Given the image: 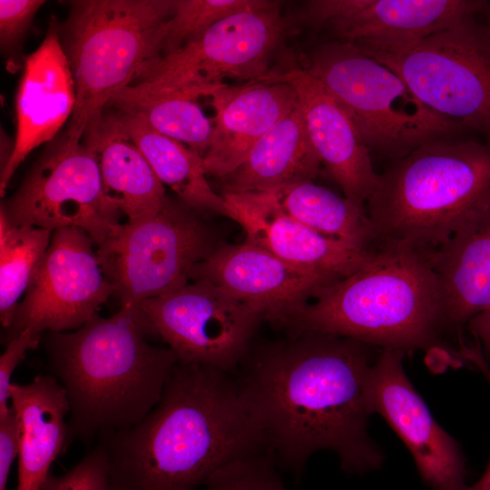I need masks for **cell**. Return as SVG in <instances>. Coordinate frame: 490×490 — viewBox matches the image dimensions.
<instances>
[{
  "label": "cell",
  "mask_w": 490,
  "mask_h": 490,
  "mask_svg": "<svg viewBox=\"0 0 490 490\" xmlns=\"http://www.w3.org/2000/svg\"><path fill=\"white\" fill-rule=\"evenodd\" d=\"M380 350L348 337L302 332L246 357L236 379L279 466L299 474L314 453L330 450L347 474L381 468L384 455L368 433L367 397Z\"/></svg>",
  "instance_id": "obj_1"
},
{
  "label": "cell",
  "mask_w": 490,
  "mask_h": 490,
  "mask_svg": "<svg viewBox=\"0 0 490 490\" xmlns=\"http://www.w3.org/2000/svg\"><path fill=\"white\" fill-rule=\"evenodd\" d=\"M96 443L112 490H194L226 465L269 451L230 373L179 362L142 421Z\"/></svg>",
  "instance_id": "obj_2"
},
{
  "label": "cell",
  "mask_w": 490,
  "mask_h": 490,
  "mask_svg": "<svg viewBox=\"0 0 490 490\" xmlns=\"http://www.w3.org/2000/svg\"><path fill=\"white\" fill-rule=\"evenodd\" d=\"M47 368L69 403L70 439L91 445L142 421L160 400L178 364L170 348L152 345L153 333L136 306L95 314L71 332H49Z\"/></svg>",
  "instance_id": "obj_3"
},
{
  "label": "cell",
  "mask_w": 490,
  "mask_h": 490,
  "mask_svg": "<svg viewBox=\"0 0 490 490\" xmlns=\"http://www.w3.org/2000/svg\"><path fill=\"white\" fill-rule=\"evenodd\" d=\"M282 327L290 335L321 332L380 349L443 353L467 361L453 337L438 277L425 252L383 246L351 275L320 289Z\"/></svg>",
  "instance_id": "obj_4"
},
{
  "label": "cell",
  "mask_w": 490,
  "mask_h": 490,
  "mask_svg": "<svg viewBox=\"0 0 490 490\" xmlns=\"http://www.w3.org/2000/svg\"><path fill=\"white\" fill-rule=\"evenodd\" d=\"M490 197V141L438 139L392 161L365 203L376 247L428 253Z\"/></svg>",
  "instance_id": "obj_5"
},
{
  "label": "cell",
  "mask_w": 490,
  "mask_h": 490,
  "mask_svg": "<svg viewBox=\"0 0 490 490\" xmlns=\"http://www.w3.org/2000/svg\"><path fill=\"white\" fill-rule=\"evenodd\" d=\"M173 0H79L58 24L76 103L64 133L82 141L112 98L162 57Z\"/></svg>",
  "instance_id": "obj_6"
},
{
  "label": "cell",
  "mask_w": 490,
  "mask_h": 490,
  "mask_svg": "<svg viewBox=\"0 0 490 490\" xmlns=\"http://www.w3.org/2000/svg\"><path fill=\"white\" fill-rule=\"evenodd\" d=\"M476 13L423 37L352 44L395 72L436 113L490 141V41Z\"/></svg>",
  "instance_id": "obj_7"
},
{
  "label": "cell",
  "mask_w": 490,
  "mask_h": 490,
  "mask_svg": "<svg viewBox=\"0 0 490 490\" xmlns=\"http://www.w3.org/2000/svg\"><path fill=\"white\" fill-rule=\"evenodd\" d=\"M303 68L344 107L370 152L395 161L460 131L418 100L395 72L350 43L319 44Z\"/></svg>",
  "instance_id": "obj_8"
},
{
  "label": "cell",
  "mask_w": 490,
  "mask_h": 490,
  "mask_svg": "<svg viewBox=\"0 0 490 490\" xmlns=\"http://www.w3.org/2000/svg\"><path fill=\"white\" fill-rule=\"evenodd\" d=\"M287 31L277 2L255 0L156 60L132 86L146 93L196 100L226 79L260 81L272 71L274 54Z\"/></svg>",
  "instance_id": "obj_9"
},
{
  "label": "cell",
  "mask_w": 490,
  "mask_h": 490,
  "mask_svg": "<svg viewBox=\"0 0 490 490\" xmlns=\"http://www.w3.org/2000/svg\"><path fill=\"white\" fill-rule=\"evenodd\" d=\"M180 200L168 197L145 219L120 224L97 255L122 307L177 290L216 248L207 225Z\"/></svg>",
  "instance_id": "obj_10"
},
{
  "label": "cell",
  "mask_w": 490,
  "mask_h": 490,
  "mask_svg": "<svg viewBox=\"0 0 490 490\" xmlns=\"http://www.w3.org/2000/svg\"><path fill=\"white\" fill-rule=\"evenodd\" d=\"M16 225L84 230L98 246L121 224L93 150L64 132L44 151L15 194L1 205Z\"/></svg>",
  "instance_id": "obj_11"
},
{
  "label": "cell",
  "mask_w": 490,
  "mask_h": 490,
  "mask_svg": "<svg viewBox=\"0 0 490 490\" xmlns=\"http://www.w3.org/2000/svg\"><path fill=\"white\" fill-rule=\"evenodd\" d=\"M153 333L175 353L178 362L230 373L250 353L262 318L250 306L205 280L137 305Z\"/></svg>",
  "instance_id": "obj_12"
},
{
  "label": "cell",
  "mask_w": 490,
  "mask_h": 490,
  "mask_svg": "<svg viewBox=\"0 0 490 490\" xmlns=\"http://www.w3.org/2000/svg\"><path fill=\"white\" fill-rule=\"evenodd\" d=\"M93 243L81 229L53 231L44 260L8 328L9 341L25 328L37 344L46 331L77 329L114 294Z\"/></svg>",
  "instance_id": "obj_13"
},
{
  "label": "cell",
  "mask_w": 490,
  "mask_h": 490,
  "mask_svg": "<svg viewBox=\"0 0 490 490\" xmlns=\"http://www.w3.org/2000/svg\"><path fill=\"white\" fill-rule=\"evenodd\" d=\"M405 353L381 349L367 383L370 412L379 414L410 451L434 490H466V468L456 441L434 419L403 368Z\"/></svg>",
  "instance_id": "obj_14"
},
{
  "label": "cell",
  "mask_w": 490,
  "mask_h": 490,
  "mask_svg": "<svg viewBox=\"0 0 490 490\" xmlns=\"http://www.w3.org/2000/svg\"><path fill=\"white\" fill-rule=\"evenodd\" d=\"M486 1L311 0L287 21L350 44L423 37L475 14Z\"/></svg>",
  "instance_id": "obj_15"
},
{
  "label": "cell",
  "mask_w": 490,
  "mask_h": 490,
  "mask_svg": "<svg viewBox=\"0 0 490 490\" xmlns=\"http://www.w3.org/2000/svg\"><path fill=\"white\" fill-rule=\"evenodd\" d=\"M191 279L211 282L281 327L317 292L337 282L245 241L216 247Z\"/></svg>",
  "instance_id": "obj_16"
},
{
  "label": "cell",
  "mask_w": 490,
  "mask_h": 490,
  "mask_svg": "<svg viewBox=\"0 0 490 490\" xmlns=\"http://www.w3.org/2000/svg\"><path fill=\"white\" fill-rule=\"evenodd\" d=\"M221 195L230 218L245 230V242L336 281L365 266L377 250L359 248L312 230L287 214L269 191Z\"/></svg>",
  "instance_id": "obj_17"
},
{
  "label": "cell",
  "mask_w": 490,
  "mask_h": 490,
  "mask_svg": "<svg viewBox=\"0 0 490 490\" xmlns=\"http://www.w3.org/2000/svg\"><path fill=\"white\" fill-rule=\"evenodd\" d=\"M260 81L283 82L295 90L311 144L344 196L359 205L373 193L378 173L349 114L303 67L273 69Z\"/></svg>",
  "instance_id": "obj_18"
},
{
  "label": "cell",
  "mask_w": 490,
  "mask_h": 490,
  "mask_svg": "<svg viewBox=\"0 0 490 490\" xmlns=\"http://www.w3.org/2000/svg\"><path fill=\"white\" fill-rule=\"evenodd\" d=\"M24 64L15 99V139L1 169V196L27 155L53 141L70 121L76 103L73 74L55 21L36 50L24 57Z\"/></svg>",
  "instance_id": "obj_19"
},
{
  "label": "cell",
  "mask_w": 490,
  "mask_h": 490,
  "mask_svg": "<svg viewBox=\"0 0 490 490\" xmlns=\"http://www.w3.org/2000/svg\"><path fill=\"white\" fill-rule=\"evenodd\" d=\"M207 97L215 115L203 167L206 174L221 180L232 173L255 143L299 103L293 87L283 82L224 83Z\"/></svg>",
  "instance_id": "obj_20"
},
{
  "label": "cell",
  "mask_w": 490,
  "mask_h": 490,
  "mask_svg": "<svg viewBox=\"0 0 490 490\" xmlns=\"http://www.w3.org/2000/svg\"><path fill=\"white\" fill-rule=\"evenodd\" d=\"M426 255L442 288L451 333L461 348L470 320L490 307V197Z\"/></svg>",
  "instance_id": "obj_21"
},
{
  "label": "cell",
  "mask_w": 490,
  "mask_h": 490,
  "mask_svg": "<svg viewBox=\"0 0 490 490\" xmlns=\"http://www.w3.org/2000/svg\"><path fill=\"white\" fill-rule=\"evenodd\" d=\"M10 400L20 426L15 490H44L52 463L71 440L65 389L52 375L38 374L26 384L13 382Z\"/></svg>",
  "instance_id": "obj_22"
},
{
  "label": "cell",
  "mask_w": 490,
  "mask_h": 490,
  "mask_svg": "<svg viewBox=\"0 0 490 490\" xmlns=\"http://www.w3.org/2000/svg\"><path fill=\"white\" fill-rule=\"evenodd\" d=\"M83 141L95 152L104 191L134 222L160 211L167 201L165 188L113 111L85 132Z\"/></svg>",
  "instance_id": "obj_23"
},
{
  "label": "cell",
  "mask_w": 490,
  "mask_h": 490,
  "mask_svg": "<svg viewBox=\"0 0 490 490\" xmlns=\"http://www.w3.org/2000/svg\"><path fill=\"white\" fill-rule=\"evenodd\" d=\"M321 162L309 140L299 103L222 179L223 192L269 191L313 181Z\"/></svg>",
  "instance_id": "obj_24"
},
{
  "label": "cell",
  "mask_w": 490,
  "mask_h": 490,
  "mask_svg": "<svg viewBox=\"0 0 490 490\" xmlns=\"http://www.w3.org/2000/svg\"><path fill=\"white\" fill-rule=\"evenodd\" d=\"M109 109L162 183L170 187L181 202L195 211L230 218L225 199L209 184L202 157L196 151L157 132L133 113Z\"/></svg>",
  "instance_id": "obj_25"
},
{
  "label": "cell",
  "mask_w": 490,
  "mask_h": 490,
  "mask_svg": "<svg viewBox=\"0 0 490 490\" xmlns=\"http://www.w3.org/2000/svg\"><path fill=\"white\" fill-rule=\"evenodd\" d=\"M269 192L287 214L312 230L359 248L377 249L365 206L313 181H301Z\"/></svg>",
  "instance_id": "obj_26"
},
{
  "label": "cell",
  "mask_w": 490,
  "mask_h": 490,
  "mask_svg": "<svg viewBox=\"0 0 490 490\" xmlns=\"http://www.w3.org/2000/svg\"><path fill=\"white\" fill-rule=\"evenodd\" d=\"M107 108L139 116L152 130L186 144L201 157L210 147L213 122L191 98L146 93L130 85L115 94Z\"/></svg>",
  "instance_id": "obj_27"
},
{
  "label": "cell",
  "mask_w": 490,
  "mask_h": 490,
  "mask_svg": "<svg viewBox=\"0 0 490 490\" xmlns=\"http://www.w3.org/2000/svg\"><path fill=\"white\" fill-rule=\"evenodd\" d=\"M53 231L10 222L0 211V319L9 328L51 242Z\"/></svg>",
  "instance_id": "obj_28"
},
{
  "label": "cell",
  "mask_w": 490,
  "mask_h": 490,
  "mask_svg": "<svg viewBox=\"0 0 490 490\" xmlns=\"http://www.w3.org/2000/svg\"><path fill=\"white\" fill-rule=\"evenodd\" d=\"M255 0H173L164 27L162 56L172 54L222 18L250 6Z\"/></svg>",
  "instance_id": "obj_29"
},
{
  "label": "cell",
  "mask_w": 490,
  "mask_h": 490,
  "mask_svg": "<svg viewBox=\"0 0 490 490\" xmlns=\"http://www.w3.org/2000/svg\"><path fill=\"white\" fill-rule=\"evenodd\" d=\"M194 490H288L270 451L247 456L216 471Z\"/></svg>",
  "instance_id": "obj_30"
},
{
  "label": "cell",
  "mask_w": 490,
  "mask_h": 490,
  "mask_svg": "<svg viewBox=\"0 0 490 490\" xmlns=\"http://www.w3.org/2000/svg\"><path fill=\"white\" fill-rule=\"evenodd\" d=\"M44 490H112L103 446L96 443L77 464L61 475L51 472Z\"/></svg>",
  "instance_id": "obj_31"
},
{
  "label": "cell",
  "mask_w": 490,
  "mask_h": 490,
  "mask_svg": "<svg viewBox=\"0 0 490 490\" xmlns=\"http://www.w3.org/2000/svg\"><path fill=\"white\" fill-rule=\"evenodd\" d=\"M43 0H0L1 47L11 52L18 46Z\"/></svg>",
  "instance_id": "obj_32"
},
{
  "label": "cell",
  "mask_w": 490,
  "mask_h": 490,
  "mask_svg": "<svg viewBox=\"0 0 490 490\" xmlns=\"http://www.w3.org/2000/svg\"><path fill=\"white\" fill-rule=\"evenodd\" d=\"M32 333L25 328L8 341V345L0 358V418L4 417L11 407H8L10 399V387L12 375L24 359L28 349L36 348Z\"/></svg>",
  "instance_id": "obj_33"
},
{
  "label": "cell",
  "mask_w": 490,
  "mask_h": 490,
  "mask_svg": "<svg viewBox=\"0 0 490 490\" xmlns=\"http://www.w3.org/2000/svg\"><path fill=\"white\" fill-rule=\"evenodd\" d=\"M20 426L15 408L0 418V490H6L12 465L18 457Z\"/></svg>",
  "instance_id": "obj_34"
},
{
  "label": "cell",
  "mask_w": 490,
  "mask_h": 490,
  "mask_svg": "<svg viewBox=\"0 0 490 490\" xmlns=\"http://www.w3.org/2000/svg\"><path fill=\"white\" fill-rule=\"evenodd\" d=\"M463 356L467 362L473 364L483 374L490 387V366L485 359L481 346L477 340L468 344L463 349ZM466 490H490V460L482 476Z\"/></svg>",
  "instance_id": "obj_35"
},
{
  "label": "cell",
  "mask_w": 490,
  "mask_h": 490,
  "mask_svg": "<svg viewBox=\"0 0 490 490\" xmlns=\"http://www.w3.org/2000/svg\"><path fill=\"white\" fill-rule=\"evenodd\" d=\"M466 329L481 346L485 359L490 361V307L475 316L468 323Z\"/></svg>",
  "instance_id": "obj_36"
},
{
  "label": "cell",
  "mask_w": 490,
  "mask_h": 490,
  "mask_svg": "<svg viewBox=\"0 0 490 490\" xmlns=\"http://www.w3.org/2000/svg\"><path fill=\"white\" fill-rule=\"evenodd\" d=\"M476 18L483 31L490 41V3L486 2L485 6L476 14Z\"/></svg>",
  "instance_id": "obj_37"
}]
</instances>
